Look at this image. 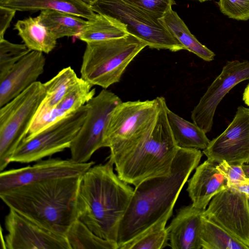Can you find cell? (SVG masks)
<instances>
[{
    "mask_svg": "<svg viewBox=\"0 0 249 249\" xmlns=\"http://www.w3.org/2000/svg\"><path fill=\"white\" fill-rule=\"evenodd\" d=\"M202 156L200 149L179 147L168 175L147 179L135 186L119 226V247L160 220L171 216L182 188Z\"/></svg>",
    "mask_w": 249,
    "mask_h": 249,
    "instance_id": "obj_1",
    "label": "cell"
},
{
    "mask_svg": "<svg viewBox=\"0 0 249 249\" xmlns=\"http://www.w3.org/2000/svg\"><path fill=\"white\" fill-rule=\"evenodd\" d=\"M113 165L109 159L91 167L82 176L77 219L99 237L117 244L119 226L134 189L114 173Z\"/></svg>",
    "mask_w": 249,
    "mask_h": 249,
    "instance_id": "obj_2",
    "label": "cell"
},
{
    "mask_svg": "<svg viewBox=\"0 0 249 249\" xmlns=\"http://www.w3.org/2000/svg\"><path fill=\"white\" fill-rule=\"evenodd\" d=\"M81 178L80 176L33 182L0 192V197L9 209L66 237L70 227L77 219V196Z\"/></svg>",
    "mask_w": 249,
    "mask_h": 249,
    "instance_id": "obj_3",
    "label": "cell"
},
{
    "mask_svg": "<svg viewBox=\"0 0 249 249\" xmlns=\"http://www.w3.org/2000/svg\"><path fill=\"white\" fill-rule=\"evenodd\" d=\"M159 97L160 109L153 126L108 157L119 177L135 187L147 179L168 175L179 148L167 120L165 99Z\"/></svg>",
    "mask_w": 249,
    "mask_h": 249,
    "instance_id": "obj_4",
    "label": "cell"
},
{
    "mask_svg": "<svg viewBox=\"0 0 249 249\" xmlns=\"http://www.w3.org/2000/svg\"><path fill=\"white\" fill-rule=\"evenodd\" d=\"M86 43L81 78L104 89L119 82L129 64L147 46L144 41L130 33L124 37Z\"/></svg>",
    "mask_w": 249,
    "mask_h": 249,
    "instance_id": "obj_5",
    "label": "cell"
},
{
    "mask_svg": "<svg viewBox=\"0 0 249 249\" xmlns=\"http://www.w3.org/2000/svg\"><path fill=\"white\" fill-rule=\"evenodd\" d=\"M46 94L43 83L37 81L0 107V171L26 137Z\"/></svg>",
    "mask_w": 249,
    "mask_h": 249,
    "instance_id": "obj_6",
    "label": "cell"
},
{
    "mask_svg": "<svg viewBox=\"0 0 249 249\" xmlns=\"http://www.w3.org/2000/svg\"><path fill=\"white\" fill-rule=\"evenodd\" d=\"M97 13L113 17L124 24L129 33L151 49L176 52L183 46L160 24L154 14L124 0H97L90 6Z\"/></svg>",
    "mask_w": 249,
    "mask_h": 249,
    "instance_id": "obj_7",
    "label": "cell"
},
{
    "mask_svg": "<svg viewBox=\"0 0 249 249\" xmlns=\"http://www.w3.org/2000/svg\"><path fill=\"white\" fill-rule=\"evenodd\" d=\"M159 109V96L152 100L121 102L110 115L104 147H108L112 155L138 139L153 126Z\"/></svg>",
    "mask_w": 249,
    "mask_h": 249,
    "instance_id": "obj_8",
    "label": "cell"
},
{
    "mask_svg": "<svg viewBox=\"0 0 249 249\" xmlns=\"http://www.w3.org/2000/svg\"><path fill=\"white\" fill-rule=\"evenodd\" d=\"M87 106L55 122L29 139H24L11 159V162L29 163L69 148L81 127Z\"/></svg>",
    "mask_w": 249,
    "mask_h": 249,
    "instance_id": "obj_9",
    "label": "cell"
},
{
    "mask_svg": "<svg viewBox=\"0 0 249 249\" xmlns=\"http://www.w3.org/2000/svg\"><path fill=\"white\" fill-rule=\"evenodd\" d=\"M122 102L117 95L104 89L88 101L84 122L69 148L71 159L77 162H88L97 150L104 147L111 113Z\"/></svg>",
    "mask_w": 249,
    "mask_h": 249,
    "instance_id": "obj_10",
    "label": "cell"
},
{
    "mask_svg": "<svg viewBox=\"0 0 249 249\" xmlns=\"http://www.w3.org/2000/svg\"><path fill=\"white\" fill-rule=\"evenodd\" d=\"M203 216L249 248L248 195L228 187L211 199Z\"/></svg>",
    "mask_w": 249,
    "mask_h": 249,
    "instance_id": "obj_11",
    "label": "cell"
},
{
    "mask_svg": "<svg viewBox=\"0 0 249 249\" xmlns=\"http://www.w3.org/2000/svg\"><path fill=\"white\" fill-rule=\"evenodd\" d=\"M249 80V61H228L191 112L194 123L206 133L211 131L216 109L235 86Z\"/></svg>",
    "mask_w": 249,
    "mask_h": 249,
    "instance_id": "obj_12",
    "label": "cell"
},
{
    "mask_svg": "<svg viewBox=\"0 0 249 249\" xmlns=\"http://www.w3.org/2000/svg\"><path fill=\"white\" fill-rule=\"evenodd\" d=\"M202 152L216 163L223 160L231 164L249 163V108L238 107L227 128L210 141Z\"/></svg>",
    "mask_w": 249,
    "mask_h": 249,
    "instance_id": "obj_13",
    "label": "cell"
},
{
    "mask_svg": "<svg viewBox=\"0 0 249 249\" xmlns=\"http://www.w3.org/2000/svg\"><path fill=\"white\" fill-rule=\"evenodd\" d=\"M94 163L52 158L40 160L32 166L1 171L0 192L42 180L82 176Z\"/></svg>",
    "mask_w": 249,
    "mask_h": 249,
    "instance_id": "obj_14",
    "label": "cell"
},
{
    "mask_svg": "<svg viewBox=\"0 0 249 249\" xmlns=\"http://www.w3.org/2000/svg\"><path fill=\"white\" fill-rule=\"evenodd\" d=\"M6 249H71L66 237L10 209L5 218Z\"/></svg>",
    "mask_w": 249,
    "mask_h": 249,
    "instance_id": "obj_15",
    "label": "cell"
},
{
    "mask_svg": "<svg viewBox=\"0 0 249 249\" xmlns=\"http://www.w3.org/2000/svg\"><path fill=\"white\" fill-rule=\"evenodd\" d=\"M45 63L43 53L31 51L0 78V107L37 82L44 72Z\"/></svg>",
    "mask_w": 249,
    "mask_h": 249,
    "instance_id": "obj_16",
    "label": "cell"
},
{
    "mask_svg": "<svg viewBox=\"0 0 249 249\" xmlns=\"http://www.w3.org/2000/svg\"><path fill=\"white\" fill-rule=\"evenodd\" d=\"M205 210L192 204L182 207L167 227L173 249H201L200 232Z\"/></svg>",
    "mask_w": 249,
    "mask_h": 249,
    "instance_id": "obj_17",
    "label": "cell"
},
{
    "mask_svg": "<svg viewBox=\"0 0 249 249\" xmlns=\"http://www.w3.org/2000/svg\"><path fill=\"white\" fill-rule=\"evenodd\" d=\"M81 78L78 83L51 110L35 116L26 138H30L48 126L74 112L95 96L96 89Z\"/></svg>",
    "mask_w": 249,
    "mask_h": 249,
    "instance_id": "obj_18",
    "label": "cell"
},
{
    "mask_svg": "<svg viewBox=\"0 0 249 249\" xmlns=\"http://www.w3.org/2000/svg\"><path fill=\"white\" fill-rule=\"evenodd\" d=\"M217 164L207 159L196 167L188 181L187 191L192 204L198 208L205 210L215 195L228 187L227 179Z\"/></svg>",
    "mask_w": 249,
    "mask_h": 249,
    "instance_id": "obj_19",
    "label": "cell"
},
{
    "mask_svg": "<svg viewBox=\"0 0 249 249\" xmlns=\"http://www.w3.org/2000/svg\"><path fill=\"white\" fill-rule=\"evenodd\" d=\"M0 6L23 12L57 10L88 20L96 14L83 0H0Z\"/></svg>",
    "mask_w": 249,
    "mask_h": 249,
    "instance_id": "obj_20",
    "label": "cell"
},
{
    "mask_svg": "<svg viewBox=\"0 0 249 249\" xmlns=\"http://www.w3.org/2000/svg\"><path fill=\"white\" fill-rule=\"evenodd\" d=\"M160 24L186 50L206 61L214 59L215 53L201 44L191 34L188 27L172 8L159 18Z\"/></svg>",
    "mask_w": 249,
    "mask_h": 249,
    "instance_id": "obj_21",
    "label": "cell"
},
{
    "mask_svg": "<svg viewBox=\"0 0 249 249\" xmlns=\"http://www.w3.org/2000/svg\"><path fill=\"white\" fill-rule=\"evenodd\" d=\"M167 117L177 145L179 148L205 149L210 140L206 133L195 123L189 122L168 107Z\"/></svg>",
    "mask_w": 249,
    "mask_h": 249,
    "instance_id": "obj_22",
    "label": "cell"
},
{
    "mask_svg": "<svg viewBox=\"0 0 249 249\" xmlns=\"http://www.w3.org/2000/svg\"><path fill=\"white\" fill-rule=\"evenodd\" d=\"M126 26L117 19L97 13L86 21L78 37L88 43L124 37L129 34Z\"/></svg>",
    "mask_w": 249,
    "mask_h": 249,
    "instance_id": "obj_23",
    "label": "cell"
},
{
    "mask_svg": "<svg viewBox=\"0 0 249 249\" xmlns=\"http://www.w3.org/2000/svg\"><path fill=\"white\" fill-rule=\"evenodd\" d=\"M14 29L31 51L49 53L56 46L57 39L40 23L37 17L18 20Z\"/></svg>",
    "mask_w": 249,
    "mask_h": 249,
    "instance_id": "obj_24",
    "label": "cell"
},
{
    "mask_svg": "<svg viewBox=\"0 0 249 249\" xmlns=\"http://www.w3.org/2000/svg\"><path fill=\"white\" fill-rule=\"evenodd\" d=\"M80 79L81 77L77 76L71 67H68L43 83L46 91L45 96L35 116L40 115L54 108Z\"/></svg>",
    "mask_w": 249,
    "mask_h": 249,
    "instance_id": "obj_25",
    "label": "cell"
},
{
    "mask_svg": "<svg viewBox=\"0 0 249 249\" xmlns=\"http://www.w3.org/2000/svg\"><path fill=\"white\" fill-rule=\"evenodd\" d=\"M37 16L40 23L56 39L65 36H78L86 21L79 17L53 10L40 11Z\"/></svg>",
    "mask_w": 249,
    "mask_h": 249,
    "instance_id": "obj_26",
    "label": "cell"
},
{
    "mask_svg": "<svg viewBox=\"0 0 249 249\" xmlns=\"http://www.w3.org/2000/svg\"><path fill=\"white\" fill-rule=\"evenodd\" d=\"M200 243L201 249H249L221 227L203 215Z\"/></svg>",
    "mask_w": 249,
    "mask_h": 249,
    "instance_id": "obj_27",
    "label": "cell"
},
{
    "mask_svg": "<svg viewBox=\"0 0 249 249\" xmlns=\"http://www.w3.org/2000/svg\"><path fill=\"white\" fill-rule=\"evenodd\" d=\"M66 238L71 249H118L116 243L100 238L77 219L70 227Z\"/></svg>",
    "mask_w": 249,
    "mask_h": 249,
    "instance_id": "obj_28",
    "label": "cell"
},
{
    "mask_svg": "<svg viewBox=\"0 0 249 249\" xmlns=\"http://www.w3.org/2000/svg\"><path fill=\"white\" fill-rule=\"evenodd\" d=\"M169 217L157 222L142 233L124 243L119 249H161L169 245L166 227Z\"/></svg>",
    "mask_w": 249,
    "mask_h": 249,
    "instance_id": "obj_29",
    "label": "cell"
},
{
    "mask_svg": "<svg viewBox=\"0 0 249 249\" xmlns=\"http://www.w3.org/2000/svg\"><path fill=\"white\" fill-rule=\"evenodd\" d=\"M31 51L25 44L11 43L4 38L0 39V78Z\"/></svg>",
    "mask_w": 249,
    "mask_h": 249,
    "instance_id": "obj_30",
    "label": "cell"
},
{
    "mask_svg": "<svg viewBox=\"0 0 249 249\" xmlns=\"http://www.w3.org/2000/svg\"><path fill=\"white\" fill-rule=\"evenodd\" d=\"M220 11L228 18L237 20L249 19V0H219Z\"/></svg>",
    "mask_w": 249,
    "mask_h": 249,
    "instance_id": "obj_31",
    "label": "cell"
},
{
    "mask_svg": "<svg viewBox=\"0 0 249 249\" xmlns=\"http://www.w3.org/2000/svg\"><path fill=\"white\" fill-rule=\"evenodd\" d=\"M217 167L226 178L228 187L249 180L241 164H231L223 160L217 164Z\"/></svg>",
    "mask_w": 249,
    "mask_h": 249,
    "instance_id": "obj_32",
    "label": "cell"
},
{
    "mask_svg": "<svg viewBox=\"0 0 249 249\" xmlns=\"http://www.w3.org/2000/svg\"><path fill=\"white\" fill-rule=\"evenodd\" d=\"M147 10L159 18L163 15L175 4V0H124Z\"/></svg>",
    "mask_w": 249,
    "mask_h": 249,
    "instance_id": "obj_33",
    "label": "cell"
},
{
    "mask_svg": "<svg viewBox=\"0 0 249 249\" xmlns=\"http://www.w3.org/2000/svg\"><path fill=\"white\" fill-rule=\"evenodd\" d=\"M17 11L0 6V39L4 38V33Z\"/></svg>",
    "mask_w": 249,
    "mask_h": 249,
    "instance_id": "obj_34",
    "label": "cell"
},
{
    "mask_svg": "<svg viewBox=\"0 0 249 249\" xmlns=\"http://www.w3.org/2000/svg\"><path fill=\"white\" fill-rule=\"evenodd\" d=\"M228 187H231L240 192L249 196V180L240 182Z\"/></svg>",
    "mask_w": 249,
    "mask_h": 249,
    "instance_id": "obj_35",
    "label": "cell"
},
{
    "mask_svg": "<svg viewBox=\"0 0 249 249\" xmlns=\"http://www.w3.org/2000/svg\"><path fill=\"white\" fill-rule=\"evenodd\" d=\"M243 100L246 105L249 106V83L244 89L243 94Z\"/></svg>",
    "mask_w": 249,
    "mask_h": 249,
    "instance_id": "obj_36",
    "label": "cell"
},
{
    "mask_svg": "<svg viewBox=\"0 0 249 249\" xmlns=\"http://www.w3.org/2000/svg\"><path fill=\"white\" fill-rule=\"evenodd\" d=\"M242 168L246 176L249 178V163L243 164Z\"/></svg>",
    "mask_w": 249,
    "mask_h": 249,
    "instance_id": "obj_37",
    "label": "cell"
},
{
    "mask_svg": "<svg viewBox=\"0 0 249 249\" xmlns=\"http://www.w3.org/2000/svg\"><path fill=\"white\" fill-rule=\"evenodd\" d=\"M84 2L87 3L88 5L91 6L97 0H83Z\"/></svg>",
    "mask_w": 249,
    "mask_h": 249,
    "instance_id": "obj_38",
    "label": "cell"
},
{
    "mask_svg": "<svg viewBox=\"0 0 249 249\" xmlns=\"http://www.w3.org/2000/svg\"><path fill=\"white\" fill-rule=\"evenodd\" d=\"M197 0V1H199V2H205V1H206L208 0Z\"/></svg>",
    "mask_w": 249,
    "mask_h": 249,
    "instance_id": "obj_39",
    "label": "cell"
},
{
    "mask_svg": "<svg viewBox=\"0 0 249 249\" xmlns=\"http://www.w3.org/2000/svg\"></svg>",
    "mask_w": 249,
    "mask_h": 249,
    "instance_id": "obj_40",
    "label": "cell"
}]
</instances>
